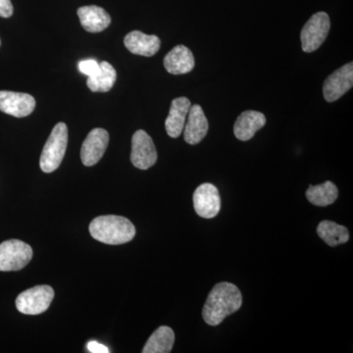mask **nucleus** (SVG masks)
Here are the masks:
<instances>
[{"label": "nucleus", "mask_w": 353, "mask_h": 353, "mask_svg": "<svg viewBox=\"0 0 353 353\" xmlns=\"http://www.w3.org/2000/svg\"><path fill=\"white\" fill-rule=\"evenodd\" d=\"M243 304V296L236 285L223 282L209 292L202 310V317L209 326H218L228 316L236 312Z\"/></svg>", "instance_id": "1"}, {"label": "nucleus", "mask_w": 353, "mask_h": 353, "mask_svg": "<svg viewBox=\"0 0 353 353\" xmlns=\"http://www.w3.org/2000/svg\"><path fill=\"white\" fill-rule=\"evenodd\" d=\"M194 210L196 214L205 219H211L219 214L221 197L219 190L210 183H202L194 192Z\"/></svg>", "instance_id": "8"}, {"label": "nucleus", "mask_w": 353, "mask_h": 353, "mask_svg": "<svg viewBox=\"0 0 353 353\" xmlns=\"http://www.w3.org/2000/svg\"><path fill=\"white\" fill-rule=\"evenodd\" d=\"M68 145V128L65 123H58L53 128L41 152L39 166L44 173H52L59 168Z\"/></svg>", "instance_id": "3"}, {"label": "nucleus", "mask_w": 353, "mask_h": 353, "mask_svg": "<svg viewBox=\"0 0 353 353\" xmlns=\"http://www.w3.org/2000/svg\"><path fill=\"white\" fill-rule=\"evenodd\" d=\"M88 350L92 353H108L109 350L105 345L97 343V341H92L88 343Z\"/></svg>", "instance_id": "24"}, {"label": "nucleus", "mask_w": 353, "mask_h": 353, "mask_svg": "<svg viewBox=\"0 0 353 353\" xmlns=\"http://www.w3.org/2000/svg\"><path fill=\"white\" fill-rule=\"evenodd\" d=\"M0 46H1V41H0Z\"/></svg>", "instance_id": "25"}, {"label": "nucleus", "mask_w": 353, "mask_h": 353, "mask_svg": "<svg viewBox=\"0 0 353 353\" xmlns=\"http://www.w3.org/2000/svg\"><path fill=\"white\" fill-rule=\"evenodd\" d=\"M331 21L326 12H318L307 21L301 30V48L304 52L317 50L328 37Z\"/></svg>", "instance_id": "6"}, {"label": "nucleus", "mask_w": 353, "mask_h": 353, "mask_svg": "<svg viewBox=\"0 0 353 353\" xmlns=\"http://www.w3.org/2000/svg\"><path fill=\"white\" fill-rule=\"evenodd\" d=\"M266 124V117L259 111L248 110L239 116L234 126L236 138L241 141L252 139L254 134Z\"/></svg>", "instance_id": "15"}, {"label": "nucleus", "mask_w": 353, "mask_h": 353, "mask_svg": "<svg viewBox=\"0 0 353 353\" xmlns=\"http://www.w3.org/2000/svg\"><path fill=\"white\" fill-rule=\"evenodd\" d=\"M175 343L173 330L167 326L159 327L148 339L143 353H169Z\"/></svg>", "instance_id": "18"}, {"label": "nucleus", "mask_w": 353, "mask_h": 353, "mask_svg": "<svg viewBox=\"0 0 353 353\" xmlns=\"http://www.w3.org/2000/svg\"><path fill=\"white\" fill-rule=\"evenodd\" d=\"M190 106V99L185 97H178L172 101L168 117L165 121V128L170 138H179L182 134Z\"/></svg>", "instance_id": "14"}, {"label": "nucleus", "mask_w": 353, "mask_h": 353, "mask_svg": "<svg viewBox=\"0 0 353 353\" xmlns=\"http://www.w3.org/2000/svg\"><path fill=\"white\" fill-rule=\"evenodd\" d=\"M131 161L141 170H148L157 163V148L150 134L143 130H139L132 136Z\"/></svg>", "instance_id": "7"}, {"label": "nucleus", "mask_w": 353, "mask_h": 353, "mask_svg": "<svg viewBox=\"0 0 353 353\" xmlns=\"http://www.w3.org/2000/svg\"><path fill=\"white\" fill-rule=\"evenodd\" d=\"M79 19L88 32H101L111 24L110 15L97 6H83L78 9Z\"/></svg>", "instance_id": "17"}, {"label": "nucleus", "mask_w": 353, "mask_h": 353, "mask_svg": "<svg viewBox=\"0 0 353 353\" xmlns=\"http://www.w3.org/2000/svg\"><path fill=\"white\" fill-rule=\"evenodd\" d=\"M101 69L94 76L88 77L87 85L92 92H108L113 88L117 73L112 65L103 61L99 64Z\"/></svg>", "instance_id": "21"}, {"label": "nucleus", "mask_w": 353, "mask_h": 353, "mask_svg": "<svg viewBox=\"0 0 353 353\" xmlns=\"http://www.w3.org/2000/svg\"><path fill=\"white\" fill-rule=\"evenodd\" d=\"M13 10L11 0H0V17H11L13 15Z\"/></svg>", "instance_id": "23"}, {"label": "nucleus", "mask_w": 353, "mask_h": 353, "mask_svg": "<svg viewBox=\"0 0 353 353\" xmlns=\"http://www.w3.org/2000/svg\"><path fill=\"white\" fill-rule=\"evenodd\" d=\"M31 246L19 240H8L0 245V271H19L31 261Z\"/></svg>", "instance_id": "5"}, {"label": "nucleus", "mask_w": 353, "mask_h": 353, "mask_svg": "<svg viewBox=\"0 0 353 353\" xmlns=\"http://www.w3.org/2000/svg\"><path fill=\"white\" fill-rule=\"evenodd\" d=\"M183 139L190 145H196L201 143L208 134L209 124L203 109L199 104L190 106L188 119L185 121Z\"/></svg>", "instance_id": "12"}, {"label": "nucleus", "mask_w": 353, "mask_h": 353, "mask_svg": "<svg viewBox=\"0 0 353 353\" xmlns=\"http://www.w3.org/2000/svg\"><path fill=\"white\" fill-rule=\"evenodd\" d=\"M124 43L130 52L141 57H152L159 50L161 41L154 34L132 31L125 37Z\"/></svg>", "instance_id": "13"}, {"label": "nucleus", "mask_w": 353, "mask_h": 353, "mask_svg": "<svg viewBox=\"0 0 353 353\" xmlns=\"http://www.w3.org/2000/svg\"><path fill=\"white\" fill-rule=\"evenodd\" d=\"M353 85V63L345 64L341 68L336 70L325 80L323 85L324 99L328 102L340 99L347 94Z\"/></svg>", "instance_id": "9"}, {"label": "nucleus", "mask_w": 353, "mask_h": 353, "mask_svg": "<svg viewBox=\"0 0 353 353\" xmlns=\"http://www.w3.org/2000/svg\"><path fill=\"white\" fill-rule=\"evenodd\" d=\"M164 67L172 75L190 73L194 68V57L185 46H176L164 58Z\"/></svg>", "instance_id": "16"}, {"label": "nucleus", "mask_w": 353, "mask_h": 353, "mask_svg": "<svg viewBox=\"0 0 353 353\" xmlns=\"http://www.w3.org/2000/svg\"><path fill=\"white\" fill-rule=\"evenodd\" d=\"M90 233L101 243L118 245L131 241L136 236V228L131 221L122 216H99L90 223Z\"/></svg>", "instance_id": "2"}, {"label": "nucleus", "mask_w": 353, "mask_h": 353, "mask_svg": "<svg viewBox=\"0 0 353 353\" xmlns=\"http://www.w3.org/2000/svg\"><path fill=\"white\" fill-rule=\"evenodd\" d=\"M101 66H99V62L94 59L83 60L79 63V70L81 73L88 77L94 76L95 74L99 73Z\"/></svg>", "instance_id": "22"}, {"label": "nucleus", "mask_w": 353, "mask_h": 353, "mask_svg": "<svg viewBox=\"0 0 353 353\" xmlns=\"http://www.w3.org/2000/svg\"><path fill=\"white\" fill-rule=\"evenodd\" d=\"M109 143V134L106 130L95 128L88 132L81 148V159L85 166L90 167L99 163L103 157Z\"/></svg>", "instance_id": "10"}, {"label": "nucleus", "mask_w": 353, "mask_h": 353, "mask_svg": "<svg viewBox=\"0 0 353 353\" xmlns=\"http://www.w3.org/2000/svg\"><path fill=\"white\" fill-rule=\"evenodd\" d=\"M54 290L50 285H37L21 292L16 299L18 311L26 315H39L50 308Z\"/></svg>", "instance_id": "4"}, {"label": "nucleus", "mask_w": 353, "mask_h": 353, "mask_svg": "<svg viewBox=\"0 0 353 353\" xmlns=\"http://www.w3.org/2000/svg\"><path fill=\"white\" fill-rule=\"evenodd\" d=\"M317 234L327 245L334 246L343 245L350 240V232L347 228L332 222V221H322L317 228Z\"/></svg>", "instance_id": "20"}, {"label": "nucleus", "mask_w": 353, "mask_h": 353, "mask_svg": "<svg viewBox=\"0 0 353 353\" xmlns=\"http://www.w3.org/2000/svg\"><path fill=\"white\" fill-rule=\"evenodd\" d=\"M339 196L338 188L334 183L327 182L318 185H310L306 190V197L313 205L325 208L331 205Z\"/></svg>", "instance_id": "19"}, {"label": "nucleus", "mask_w": 353, "mask_h": 353, "mask_svg": "<svg viewBox=\"0 0 353 353\" xmlns=\"http://www.w3.org/2000/svg\"><path fill=\"white\" fill-rule=\"evenodd\" d=\"M36 108V99L34 97L22 92L0 90V111L14 116V117H27L34 112Z\"/></svg>", "instance_id": "11"}]
</instances>
